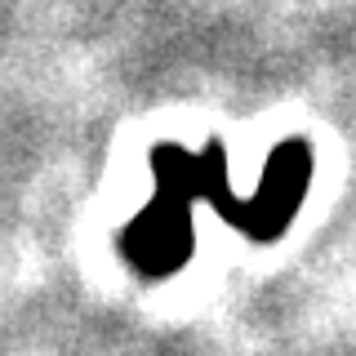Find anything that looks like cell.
<instances>
[{"label": "cell", "instance_id": "obj_2", "mask_svg": "<svg viewBox=\"0 0 356 356\" xmlns=\"http://www.w3.org/2000/svg\"><path fill=\"white\" fill-rule=\"evenodd\" d=\"M307 174H312V161H307L303 143L281 147L272 156V165H267V178H263L259 192H254L250 214H245L241 222L250 232H259V236L285 227L289 214H294V205H298V196H303V187H307Z\"/></svg>", "mask_w": 356, "mask_h": 356}, {"label": "cell", "instance_id": "obj_1", "mask_svg": "<svg viewBox=\"0 0 356 356\" xmlns=\"http://www.w3.org/2000/svg\"><path fill=\"white\" fill-rule=\"evenodd\" d=\"M192 250V222H187V196L161 192L156 205L129 227L125 254L143 272H174Z\"/></svg>", "mask_w": 356, "mask_h": 356}]
</instances>
